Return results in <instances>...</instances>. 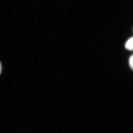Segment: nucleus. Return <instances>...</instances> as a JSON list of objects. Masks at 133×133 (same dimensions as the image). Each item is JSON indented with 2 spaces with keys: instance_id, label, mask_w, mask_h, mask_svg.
<instances>
[{
  "instance_id": "1",
  "label": "nucleus",
  "mask_w": 133,
  "mask_h": 133,
  "mask_svg": "<svg viewBox=\"0 0 133 133\" xmlns=\"http://www.w3.org/2000/svg\"><path fill=\"white\" fill-rule=\"evenodd\" d=\"M125 47L126 49L129 50H133V37L130 38L126 41Z\"/></svg>"
},
{
  "instance_id": "2",
  "label": "nucleus",
  "mask_w": 133,
  "mask_h": 133,
  "mask_svg": "<svg viewBox=\"0 0 133 133\" xmlns=\"http://www.w3.org/2000/svg\"><path fill=\"white\" fill-rule=\"evenodd\" d=\"M129 64L131 69L133 70V55L129 58Z\"/></svg>"
},
{
  "instance_id": "3",
  "label": "nucleus",
  "mask_w": 133,
  "mask_h": 133,
  "mask_svg": "<svg viewBox=\"0 0 133 133\" xmlns=\"http://www.w3.org/2000/svg\"><path fill=\"white\" fill-rule=\"evenodd\" d=\"M2 71V65L1 62H0V74H1Z\"/></svg>"
}]
</instances>
